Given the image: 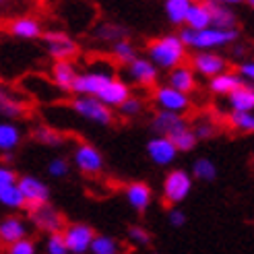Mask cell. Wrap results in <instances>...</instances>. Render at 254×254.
<instances>
[{"mask_svg":"<svg viewBox=\"0 0 254 254\" xmlns=\"http://www.w3.org/2000/svg\"><path fill=\"white\" fill-rule=\"evenodd\" d=\"M151 64L157 70H174L178 66L186 64L188 58V50L180 42L178 33H166L159 35L155 40H151L147 44V56H145Z\"/></svg>","mask_w":254,"mask_h":254,"instance_id":"cell-1","label":"cell"},{"mask_svg":"<svg viewBox=\"0 0 254 254\" xmlns=\"http://www.w3.org/2000/svg\"><path fill=\"white\" fill-rule=\"evenodd\" d=\"M240 29H217L207 27L200 31H190L182 27L178 31V37L184 44L186 50H194V52H217L221 48L234 46L240 40Z\"/></svg>","mask_w":254,"mask_h":254,"instance_id":"cell-2","label":"cell"},{"mask_svg":"<svg viewBox=\"0 0 254 254\" xmlns=\"http://www.w3.org/2000/svg\"><path fill=\"white\" fill-rule=\"evenodd\" d=\"M194 188V180L182 168H174L166 174L161 182V198L166 205H180L184 202Z\"/></svg>","mask_w":254,"mask_h":254,"instance_id":"cell-3","label":"cell"},{"mask_svg":"<svg viewBox=\"0 0 254 254\" xmlns=\"http://www.w3.org/2000/svg\"><path fill=\"white\" fill-rule=\"evenodd\" d=\"M17 188L25 200V211L27 213L40 209L44 205H50L52 192H50V186L42 178H37L33 174H23L17 178Z\"/></svg>","mask_w":254,"mask_h":254,"instance_id":"cell-4","label":"cell"},{"mask_svg":"<svg viewBox=\"0 0 254 254\" xmlns=\"http://www.w3.org/2000/svg\"><path fill=\"white\" fill-rule=\"evenodd\" d=\"M114 79V68H89L85 72H79L72 83L70 93H77V97H95L101 89Z\"/></svg>","mask_w":254,"mask_h":254,"instance_id":"cell-5","label":"cell"},{"mask_svg":"<svg viewBox=\"0 0 254 254\" xmlns=\"http://www.w3.org/2000/svg\"><path fill=\"white\" fill-rule=\"evenodd\" d=\"M42 40L46 42L48 56H52L54 62H72V58L79 54V44L62 29L44 31Z\"/></svg>","mask_w":254,"mask_h":254,"instance_id":"cell-6","label":"cell"},{"mask_svg":"<svg viewBox=\"0 0 254 254\" xmlns=\"http://www.w3.org/2000/svg\"><path fill=\"white\" fill-rule=\"evenodd\" d=\"M70 110L77 114L79 118L89 120L97 126H110L114 122V110L106 108L95 97H74L70 101Z\"/></svg>","mask_w":254,"mask_h":254,"instance_id":"cell-7","label":"cell"},{"mask_svg":"<svg viewBox=\"0 0 254 254\" xmlns=\"http://www.w3.org/2000/svg\"><path fill=\"white\" fill-rule=\"evenodd\" d=\"M153 101H155L157 110L170 112V114H178V116H184V114L192 108V97L176 91V89L168 87L166 83L155 85V89H153Z\"/></svg>","mask_w":254,"mask_h":254,"instance_id":"cell-8","label":"cell"},{"mask_svg":"<svg viewBox=\"0 0 254 254\" xmlns=\"http://www.w3.org/2000/svg\"><path fill=\"white\" fill-rule=\"evenodd\" d=\"M60 234L64 238L68 254H89V246H91L93 238H95V230L89 223H83V221L66 223L62 227Z\"/></svg>","mask_w":254,"mask_h":254,"instance_id":"cell-9","label":"cell"},{"mask_svg":"<svg viewBox=\"0 0 254 254\" xmlns=\"http://www.w3.org/2000/svg\"><path fill=\"white\" fill-rule=\"evenodd\" d=\"M72 163L83 176H99L106 168L101 151L91 143H79L72 151Z\"/></svg>","mask_w":254,"mask_h":254,"instance_id":"cell-10","label":"cell"},{"mask_svg":"<svg viewBox=\"0 0 254 254\" xmlns=\"http://www.w3.org/2000/svg\"><path fill=\"white\" fill-rule=\"evenodd\" d=\"M190 68H192L194 74H200V77H205L207 81L217 77V74L230 70L227 66V60L225 56H221L219 52H194L190 56Z\"/></svg>","mask_w":254,"mask_h":254,"instance_id":"cell-11","label":"cell"},{"mask_svg":"<svg viewBox=\"0 0 254 254\" xmlns=\"http://www.w3.org/2000/svg\"><path fill=\"white\" fill-rule=\"evenodd\" d=\"M8 33L15 37V40H23V42L42 40L44 25L35 15H19L8 23Z\"/></svg>","mask_w":254,"mask_h":254,"instance_id":"cell-12","label":"cell"},{"mask_svg":"<svg viewBox=\"0 0 254 254\" xmlns=\"http://www.w3.org/2000/svg\"><path fill=\"white\" fill-rule=\"evenodd\" d=\"M145 151H147V157L151 159V163H155L157 168H170L172 163L178 159L176 147L172 145L170 138H166V136L149 138Z\"/></svg>","mask_w":254,"mask_h":254,"instance_id":"cell-13","label":"cell"},{"mask_svg":"<svg viewBox=\"0 0 254 254\" xmlns=\"http://www.w3.org/2000/svg\"><path fill=\"white\" fill-rule=\"evenodd\" d=\"M27 215H29V219L33 221V225L37 227V230L46 232V236L48 234H58V232H62V227L66 225L62 213L58 209H54L52 205H44V207L35 209Z\"/></svg>","mask_w":254,"mask_h":254,"instance_id":"cell-14","label":"cell"},{"mask_svg":"<svg viewBox=\"0 0 254 254\" xmlns=\"http://www.w3.org/2000/svg\"><path fill=\"white\" fill-rule=\"evenodd\" d=\"M23 238H29V223L23 215H6L0 219V244L10 246Z\"/></svg>","mask_w":254,"mask_h":254,"instance_id":"cell-15","label":"cell"},{"mask_svg":"<svg viewBox=\"0 0 254 254\" xmlns=\"http://www.w3.org/2000/svg\"><path fill=\"white\" fill-rule=\"evenodd\" d=\"M132 95V91H130V85L126 83L124 79H118V77H114L101 91L95 95V99L97 101H101L106 108H110V110H114V108H120L126 99H128Z\"/></svg>","mask_w":254,"mask_h":254,"instance_id":"cell-16","label":"cell"},{"mask_svg":"<svg viewBox=\"0 0 254 254\" xmlns=\"http://www.w3.org/2000/svg\"><path fill=\"white\" fill-rule=\"evenodd\" d=\"M124 196H126V202L130 205L132 211L145 213L151 207V202H153V188H151L147 182L134 180V182H128L124 186Z\"/></svg>","mask_w":254,"mask_h":254,"instance_id":"cell-17","label":"cell"},{"mask_svg":"<svg viewBox=\"0 0 254 254\" xmlns=\"http://www.w3.org/2000/svg\"><path fill=\"white\" fill-rule=\"evenodd\" d=\"M25 112H27V101L21 95H17L15 91H10L6 85L0 83V116L12 122L21 118Z\"/></svg>","mask_w":254,"mask_h":254,"instance_id":"cell-18","label":"cell"},{"mask_svg":"<svg viewBox=\"0 0 254 254\" xmlns=\"http://www.w3.org/2000/svg\"><path fill=\"white\" fill-rule=\"evenodd\" d=\"M186 126H188V120L184 116H178V114H170V112L157 110L155 116H153V122H151V130L155 132V136L170 138L178 130L186 128Z\"/></svg>","mask_w":254,"mask_h":254,"instance_id":"cell-19","label":"cell"},{"mask_svg":"<svg viewBox=\"0 0 254 254\" xmlns=\"http://www.w3.org/2000/svg\"><path fill=\"white\" fill-rule=\"evenodd\" d=\"M128 77L132 83L141 87H155L159 79V70L145 56H138L128 64Z\"/></svg>","mask_w":254,"mask_h":254,"instance_id":"cell-20","label":"cell"},{"mask_svg":"<svg viewBox=\"0 0 254 254\" xmlns=\"http://www.w3.org/2000/svg\"><path fill=\"white\" fill-rule=\"evenodd\" d=\"M168 87L176 89V91H180L184 95H192L196 91V74L192 72L188 64H182L174 70L168 72Z\"/></svg>","mask_w":254,"mask_h":254,"instance_id":"cell-21","label":"cell"},{"mask_svg":"<svg viewBox=\"0 0 254 254\" xmlns=\"http://www.w3.org/2000/svg\"><path fill=\"white\" fill-rule=\"evenodd\" d=\"M77 74H79V70L72 62H54L52 64V85H54V89H58V91H62V93H70Z\"/></svg>","mask_w":254,"mask_h":254,"instance_id":"cell-22","label":"cell"},{"mask_svg":"<svg viewBox=\"0 0 254 254\" xmlns=\"http://www.w3.org/2000/svg\"><path fill=\"white\" fill-rule=\"evenodd\" d=\"M184 27L190 31H200V29L211 27V10L207 2H190L186 10Z\"/></svg>","mask_w":254,"mask_h":254,"instance_id":"cell-23","label":"cell"},{"mask_svg":"<svg viewBox=\"0 0 254 254\" xmlns=\"http://www.w3.org/2000/svg\"><path fill=\"white\" fill-rule=\"evenodd\" d=\"M244 81L238 77V74L234 70H225L221 74H217V77H213L209 79V91L213 95H217V97H227L230 93H234L238 87H242Z\"/></svg>","mask_w":254,"mask_h":254,"instance_id":"cell-24","label":"cell"},{"mask_svg":"<svg viewBox=\"0 0 254 254\" xmlns=\"http://www.w3.org/2000/svg\"><path fill=\"white\" fill-rule=\"evenodd\" d=\"M211 10V27L217 29H238V15L236 10L225 6L223 2H207Z\"/></svg>","mask_w":254,"mask_h":254,"instance_id":"cell-25","label":"cell"},{"mask_svg":"<svg viewBox=\"0 0 254 254\" xmlns=\"http://www.w3.org/2000/svg\"><path fill=\"white\" fill-rule=\"evenodd\" d=\"M23 141V130L17 122H0V153H12Z\"/></svg>","mask_w":254,"mask_h":254,"instance_id":"cell-26","label":"cell"},{"mask_svg":"<svg viewBox=\"0 0 254 254\" xmlns=\"http://www.w3.org/2000/svg\"><path fill=\"white\" fill-rule=\"evenodd\" d=\"M227 106H230V112H252L254 110V87L248 83L238 87L234 93L227 95Z\"/></svg>","mask_w":254,"mask_h":254,"instance_id":"cell-27","label":"cell"},{"mask_svg":"<svg viewBox=\"0 0 254 254\" xmlns=\"http://www.w3.org/2000/svg\"><path fill=\"white\" fill-rule=\"evenodd\" d=\"M190 178L192 180H198V182H215L217 180V166L215 161L209 159V157H196L192 161V168H190Z\"/></svg>","mask_w":254,"mask_h":254,"instance_id":"cell-28","label":"cell"},{"mask_svg":"<svg viewBox=\"0 0 254 254\" xmlns=\"http://www.w3.org/2000/svg\"><path fill=\"white\" fill-rule=\"evenodd\" d=\"M188 6H190V0H166V2H163V15H166L170 25L182 29Z\"/></svg>","mask_w":254,"mask_h":254,"instance_id":"cell-29","label":"cell"},{"mask_svg":"<svg viewBox=\"0 0 254 254\" xmlns=\"http://www.w3.org/2000/svg\"><path fill=\"white\" fill-rule=\"evenodd\" d=\"M122 244L110 234H95L91 246H89V254H120Z\"/></svg>","mask_w":254,"mask_h":254,"instance_id":"cell-30","label":"cell"},{"mask_svg":"<svg viewBox=\"0 0 254 254\" xmlns=\"http://www.w3.org/2000/svg\"><path fill=\"white\" fill-rule=\"evenodd\" d=\"M112 56L116 58L120 64L128 66L134 58H138V50H136V46L128 40V37H124V40L112 44Z\"/></svg>","mask_w":254,"mask_h":254,"instance_id":"cell-31","label":"cell"},{"mask_svg":"<svg viewBox=\"0 0 254 254\" xmlns=\"http://www.w3.org/2000/svg\"><path fill=\"white\" fill-rule=\"evenodd\" d=\"M170 141H172V145L176 147L178 155H180V153H190V151H194L196 145H198L196 136H194V132H192V128H190V126H186V128H182V130H178L176 134H172Z\"/></svg>","mask_w":254,"mask_h":254,"instance_id":"cell-32","label":"cell"},{"mask_svg":"<svg viewBox=\"0 0 254 254\" xmlns=\"http://www.w3.org/2000/svg\"><path fill=\"white\" fill-rule=\"evenodd\" d=\"M0 207H4L8 211H25V200L19 192L17 184L0 188Z\"/></svg>","mask_w":254,"mask_h":254,"instance_id":"cell-33","label":"cell"},{"mask_svg":"<svg viewBox=\"0 0 254 254\" xmlns=\"http://www.w3.org/2000/svg\"><path fill=\"white\" fill-rule=\"evenodd\" d=\"M33 138L37 143L46 145V147H60L62 143H64V134L58 132L56 128H52V126H48V124L37 126V128L33 130Z\"/></svg>","mask_w":254,"mask_h":254,"instance_id":"cell-34","label":"cell"},{"mask_svg":"<svg viewBox=\"0 0 254 254\" xmlns=\"http://www.w3.org/2000/svg\"><path fill=\"white\" fill-rule=\"evenodd\" d=\"M232 128H236L242 134H252L254 132V114L252 112H230L227 116Z\"/></svg>","mask_w":254,"mask_h":254,"instance_id":"cell-35","label":"cell"},{"mask_svg":"<svg viewBox=\"0 0 254 254\" xmlns=\"http://www.w3.org/2000/svg\"><path fill=\"white\" fill-rule=\"evenodd\" d=\"M95 35L101 42H114L116 44V42H120L126 37V29L120 27V25H114V23H101L95 29Z\"/></svg>","mask_w":254,"mask_h":254,"instance_id":"cell-36","label":"cell"},{"mask_svg":"<svg viewBox=\"0 0 254 254\" xmlns=\"http://www.w3.org/2000/svg\"><path fill=\"white\" fill-rule=\"evenodd\" d=\"M126 238H128L130 244H134L138 248L149 246L151 240H153V238H151V232L147 230V227H143V225H130L128 230H126Z\"/></svg>","mask_w":254,"mask_h":254,"instance_id":"cell-37","label":"cell"},{"mask_svg":"<svg viewBox=\"0 0 254 254\" xmlns=\"http://www.w3.org/2000/svg\"><path fill=\"white\" fill-rule=\"evenodd\" d=\"M44 254H68L62 234H48L44 240Z\"/></svg>","mask_w":254,"mask_h":254,"instance_id":"cell-38","label":"cell"},{"mask_svg":"<svg viewBox=\"0 0 254 254\" xmlns=\"http://www.w3.org/2000/svg\"><path fill=\"white\" fill-rule=\"evenodd\" d=\"M192 132L196 136V141H209V138H213L215 134L219 132V128H217V124H215L213 120L205 118V120H198V124L192 128Z\"/></svg>","mask_w":254,"mask_h":254,"instance_id":"cell-39","label":"cell"},{"mask_svg":"<svg viewBox=\"0 0 254 254\" xmlns=\"http://www.w3.org/2000/svg\"><path fill=\"white\" fill-rule=\"evenodd\" d=\"M48 174L52 178H66L70 174V161L66 157H54L48 161Z\"/></svg>","mask_w":254,"mask_h":254,"instance_id":"cell-40","label":"cell"},{"mask_svg":"<svg viewBox=\"0 0 254 254\" xmlns=\"http://www.w3.org/2000/svg\"><path fill=\"white\" fill-rule=\"evenodd\" d=\"M6 254H37V242L33 238H23L19 242L6 246Z\"/></svg>","mask_w":254,"mask_h":254,"instance_id":"cell-41","label":"cell"},{"mask_svg":"<svg viewBox=\"0 0 254 254\" xmlns=\"http://www.w3.org/2000/svg\"><path fill=\"white\" fill-rule=\"evenodd\" d=\"M143 108H145V106H143V99H138V97L130 95L118 110H120L122 116H126V118H134V116H138V114L143 112Z\"/></svg>","mask_w":254,"mask_h":254,"instance_id":"cell-42","label":"cell"},{"mask_svg":"<svg viewBox=\"0 0 254 254\" xmlns=\"http://www.w3.org/2000/svg\"><path fill=\"white\" fill-rule=\"evenodd\" d=\"M236 74L240 79H242L244 83H248V85H252V81H254V62L252 60H242L238 64V68H236Z\"/></svg>","mask_w":254,"mask_h":254,"instance_id":"cell-43","label":"cell"},{"mask_svg":"<svg viewBox=\"0 0 254 254\" xmlns=\"http://www.w3.org/2000/svg\"><path fill=\"white\" fill-rule=\"evenodd\" d=\"M17 178H19V174L15 170L0 163V188H6V186L17 184Z\"/></svg>","mask_w":254,"mask_h":254,"instance_id":"cell-44","label":"cell"},{"mask_svg":"<svg viewBox=\"0 0 254 254\" xmlns=\"http://www.w3.org/2000/svg\"><path fill=\"white\" fill-rule=\"evenodd\" d=\"M168 221L172 227H184L186 225V213L180 207H172L168 211Z\"/></svg>","mask_w":254,"mask_h":254,"instance_id":"cell-45","label":"cell"},{"mask_svg":"<svg viewBox=\"0 0 254 254\" xmlns=\"http://www.w3.org/2000/svg\"><path fill=\"white\" fill-rule=\"evenodd\" d=\"M10 161H12V153H4L2 155V166H8L10 168Z\"/></svg>","mask_w":254,"mask_h":254,"instance_id":"cell-46","label":"cell"}]
</instances>
